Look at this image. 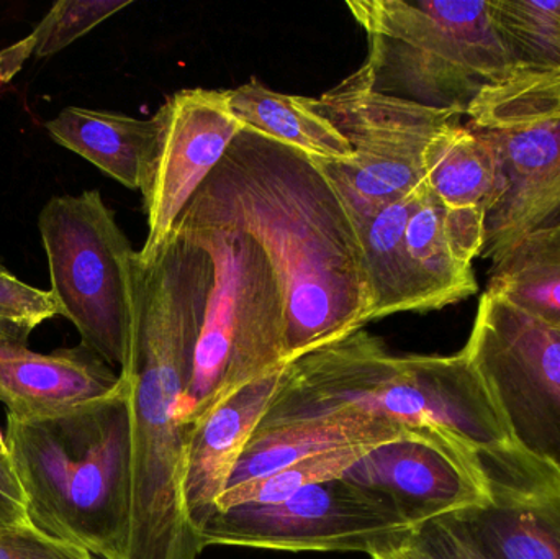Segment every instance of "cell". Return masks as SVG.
<instances>
[{"label":"cell","instance_id":"30","mask_svg":"<svg viewBox=\"0 0 560 559\" xmlns=\"http://www.w3.org/2000/svg\"><path fill=\"white\" fill-rule=\"evenodd\" d=\"M0 559H97L89 551L25 527H0Z\"/></svg>","mask_w":560,"mask_h":559},{"label":"cell","instance_id":"7","mask_svg":"<svg viewBox=\"0 0 560 559\" xmlns=\"http://www.w3.org/2000/svg\"><path fill=\"white\" fill-rule=\"evenodd\" d=\"M49 281L81 345L120 373L138 321V252L97 189L48 200L38 217Z\"/></svg>","mask_w":560,"mask_h":559},{"label":"cell","instance_id":"21","mask_svg":"<svg viewBox=\"0 0 560 559\" xmlns=\"http://www.w3.org/2000/svg\"><path fill=\"white\" fill-rule=\"evenodd\" d=\"M230 110L246 130L272 138L318 163L345 164L352 160L346 138L305 97L272 91L261 82L225 91Z\"/></svg>","mask_w":560,"mask_h":559},{"label":"cell","instance_id":"18","mask_svg":"<svg viewBox=\"0 0 560 559\" xmlns=\"http://www.w3.org/2000/svg\"><path fill=\"white\" fill-rule=\"evenodd\" d=\"M49 137L131 190H143L156 156L161 115L137 118L94 108H62L46 121Z\"/></svg>","mask_w":560,"mask_h":559},{"label":"cell","instance_id":"33","mask_svg":"<svg viewBox=\"0 0 560 559\" xmlns=\"http://www.w3.org/2000/svg\"><path fill=\"white\" fill-rule=\"evenodd\" d=\"M9 458V452H7L5 436L0 432V459Z\"/></svg>","mask_w":560,"mask_h":559},{"label":"cell","instance_id":"4","mask_svg":"<svg viewBox=\"0 0 560 559\" xmlns=\"http://www.w3.org/2000/svg\"><path fill=\"white\" fill-rule=\"evenodd\" d=\"M3 436L36 531L97 559H128L133 481L125 381L112 396L55 416L7 419Z\"/></svg>","mask_w":560,"mask_h":559},{"label":"cell","instance_id":"31","mask_svg":"<svg viewBox=\"0 0 560 559\" xmlns=\"http://www.w3.org/2000/svg\"><path fill=\"white\" fill-rule=\"evenodd\" d=\"M32 525L26 514L25 494L10 459H0V527Z\"/></svg>","mask_w":560,"mask_h":559},{"label":"cell","instance_id":"20","mask_svg":"<svg viewBox=\"0 0 560 559\" xmlns=\"http://www.w3.org/2000/svg\"><path fill=\"white\" fill-rule=\"evenodd\" d=\"M405 258L413 312L440 311L479 291L472 265L463 261L454 249L444 225L443 206L428 186L405 230Z\"/></svg>","mask_w":560,"mask_h":559},{"label":"cell","instance_id":"6","mask_svg":"<svg viewBox=\"0 0 560 559\" xmlns=\"http://www.w3.org/2000/svg\"><path fill=\"white\" fill-rule=\"evenodd\" d=\"M368 35L361 71L374 91L463 117L516 71L489 0H348Z\"/></svg>","mask_w":560,"mask_h":559},{"label":"cell","instance_id":"5","mask_svg":"<svg viewBox=\"0 0 560 559\" xmlns=\"http://www.w3.org/2000/svg\"><path fill=\"white\" fill-rule=\"evenodd\" d=\"M173 232L199 243L213 284L180 423L192 429L233 394L285 366V301L261 246L199 194Z\"/></svg>","mask_w":560,"mask_h":559},{"label":"cell","instance_id":"14","mask_svg":"<svg viewBox=\"0 0 560 559\" xmlns=\"http://www.w3.org/2000/svg\"><path fill=\"white\" fill-rule=\"evenodd\" d=\"M120 373L88 348L36 353L26 343L0 338V403L7 419L35 420L112 396Z\"/></svg>","mask_w":560,"mask_h":559},{"label":"cell","instance_id":"32","mask_svg":"<svg viewBox=\"0 0 560 559\" xmlns=\"http://www.w3.org/2000/svg\"><path fill=\"white\" fill-rule=\"evenodd\" d=\"M371 559H424L421 555H418L417 551L411 550L408 545L405 547L398 548V550L387 551V554H378L371 557Z\"/></svg>","mask_w":560,"mask_h":559},{"label":"cell","instance_id":"10","mask_svg":"<svg viewBox=\"0 0 560 559\" xmlns=\"http://www.w3.org/2000/svg\"><path fill=\"white\" fill-rule=\"evenodd\" d=\"M463 350L515 445L560 476V330L483 292Z\"/></svg>","mask_w":560,"mask_h":559},{"label":"cell","instance_id":"23","mask_svg":"<svg viewBox=\"0 0 560 559\" xmlns=\"http://www.w3.org/2000/svg\"><path fill=\"white\" fill-rule=\"evenodd\" d=\"M424 187L427 183L408 196L382 207L358 225L374 301V321L413 312V294L405 258V230L423 196Z\"/></svg>","mask_w":560,"mask_h":559},{"label":"cell","instance_id":"28","mask_svg":"<svg viewBox=\"0 0 560 559\" xmlns=\"http://www.w3.org/2000/svg\"><path fill=\"white\" fill-rule=\"evenodd\" d=\"M61 315L51 291L25 284L12 272H0V338L26 343L43 322Z\"/></svg>","mask_w":560,"mask_h":559},{"label":"cell","instance_id":"8","mask_svg":"<svg viewBox=\"0 0 560 559\" xmlns=\"http://www.w3.org/2000/svg\"><path fill=\"white\" fill-rule=\"evenodd\" d=\"M306 105L325 117L352 150L345 164L319 163L341 194L355 229L378 209L424 183L428 147L460 115L374 91L361 69Z\"/></svg>","mask_w":560,"mask_h":559},{"label":"cell","instance_id":"27","mask_svg":"<svg viewBox=\"0 0 560 559\" xmlns=\"http://www.w3.org/2000/svg\"><path fill=\"white\" fill-rule=\"evenodd\" d=\"M375 449L377 446L358 445L319 453V455L300 459L262 481L252 482L242 488L226 489L217 504V514L245 504H278L310 486L342 478L352 466L358 465Z\"/></svg>","mask_w":560,"mask_h":559},{"label":"cell","instance_id":"12","mask_svg":"<svg viewBox=\"0 0 560 559\" xmlns=\"http://www.w3.org/2000/svg\"><path fill=\"white\" fill-rule=\"evenodd\" d=\"M345 478L387 499L415 528L490 501L482 455L436 430L377 446Z\"/></svg>","mask_w":560,"mask_h":559},{"label":"cell","instance_id":"22","mask_svg":"<svg viewBox=\"0 0 560 559\" xmlns=\"http://www.w3.org/2000/svg\"><path fill=\"white\" fill-rule=\"evenodd\" d=\"M486 294L560 330V220L525 233L495 259Z\"/></svg>","mask_w":560,"mask_h":559},{"label":"cell","instance_id":"19","mask_svg":"<svg viewBox=\"0 0 560 559\" xmlns=\"http://www.w3.org/2000/svg\"><path fill=\"white\" fill-rule=\"evenodd\" d=\"M427 186L447 210L489 217L505 194L502 158L486 131L459 120L444 127L424 156Z\"/></svg>","mask_w":560,"mask_h":559},{"label":"cell","instance_id":"16","mask_svg":"<svg viewBox=\"0 0 560 559\" xmlns=\"http://www.w3.org/2000/svg\"><path fill=\"white\" fill-rule=\"evenodd\" d=\"M283 368L243 387L189 430L184 502L197 534L217 514L240 458L275 399Z\"/></svg>","mask_w":560,"mask_h":559},{"label":"cell","instance_id":"25","mask_svg":"<svg viewBox=\"0 0 560 559\" xmlns=\"http://www.w3.org/2000/svg\"><path fill=\"white\" fill-rule=\"evenodd\" d=\"M497 33L516 69L560 71V0H489Z\"/></svg>","mask_w":560,"mask_h":559},{"label":"cell","instance_id":"2","mask_svg":"<svg viewBox=\"0 0 560 559\" xmlns=\"http://www.w3.org/2000/svg\"><path fill=\"white\" fill-rule=\"evenodd\" d=\"M213 284L209 253L173 232L151 265L138 263V321L127 364L131 432L128 559H199L206 551L184 502L189 430L180 423Z\"/></svg>","mask_w":560,"mask_h":559},{"label":"cell","instance_id":"1","mask_svg":"<svg viewBox=\"0 0 560 559\" xmlns=\"http://www.w3.org/2000/svg\"><path fill=\"white\" fill-rule=\"evenodd\" d=\"M197 194L268 256L285 301V364L374 322L358 229L318 161L245 128Z\"/></svg>","mask_w":560,"mask_h":559},{"label":"cell","instance_id":"9","mask_svg":"<svg viewBox=\"0 0 560 559\" xmlns=\"http://www.w3.org/2000/svg\"><path fill=\"white\" fill-rule=\"evenodd\" d=\"M415 531L387 499L342 476L278 504L220 512L202 528L200 540L203 548L374 557L405 547Z\"/></svg>","mask_w":560,"mask_h":559},{"label":"cell","instance_id":"11","mask_svg":"<svg viewBox=\"0 0 560 559\" xmlns=\"http://www.w3.org/2000/svg\"><path fill=\"white\" fill-rule=\"evenodd\" d=\"M158 114L160 143L141 190L148 222L147 242L138 252L141 266L160 255L180 213L245 130L230 110L225 91L184 89L171 95Z\"/></svg>","mask_w":560,"mask_h":559},{"label":"cell","instance_id":"15","mask_svg":"<svg viewBox=\"0 0 560 559\" xmlns=\"http://www.w3.org/2000/svg\"><path fill=\"white\" fill-rule=\"evenodd\" d=\"M489 137L499 148L506 184L487 217L482 256L495 261L525 233L560 220V121Z\"/></svg>","mask_w":560,"mask_h":559},{"label":"cell","instance_id":"17","mask_svg":"<svg viewBox=\"0 0 560 559\" xmlns=\"http://www.w3.org/2000/svg\"><path fill=\"white\" fill-rule=\"evenodd\" d=\"M413 430L352 406L262 419L236 465L229 489L262 481L308 456L349 446H381L405 439Z\"/></svg>","mask_w":560,"mask_h":559},{"label":"cell","instance_id":"3","mask_svg":"<svg viewBox=\"0 0 560 559\" xmlns=\"http://www.w3.org/2000/svg\"><path fill=\"white\" fill-rule=\"evenodd\" d=\"M339 406L446 433L486 458L520 452L464 350L447 357L395 354L362 328L285 364L262 419Z\"/></svg>","mask_w":560,"mask_h":559},{"label":"cell","instance_id":"24","mask_svg":"<svg viewBox=\"0 0 560 559\" xmlns=\"http://www.w3.org/2000/svg\"><path fill=\"white\" fill-rule=\"evenodd\" d=\"M470 127L489 133H520L560 121V71L516 69L483 89L466 110Z\"/></svg>","mask_w":560,"mask_h":559},{"label":"cell","instance_id":"26","mask_svg":"<svg viewBox=\"0 0 560 559\" xmlns=\"http://www.w3.org/2000/svg\"><path fill=\"white\" fill-rule=\"evenodd\" d=\"M131 0H61L26 38L0 51V82H9L26 59L49 58L130 5Z\"/></svg>","mask_w":560,"mask_h":559},{"label":"cell","instance_id":"34","mask_svg":"<svg viewBox=\"0 0 560 559\" xmlns=\"http://www.w3.org/2000/svg\"><path fill=\"white\" fill-rule=\"evenodd\" d=\"M7 271L5 266H3L2 258H0V272Z\"/></svg>","mask_w":560,"mask_h":559},{"label":"cell","instance_id":"29","mask_svg":"<svg viewBox=\"0 0 560 559\" xmlns=\"http://www.w3.org/2000/svg\"><path fill=\"white\" fill-rule=\"evenodd\" d=\"M407 545L424 559H492L454 515L420 525Z\"/></svg>","mask_w":560,"mask_h":559},{"label":"cell","instance_id":"13","mask_svg":"<svg viewBox=\"0 0 560 559\" xmlns=\"http://www.w3.org/2000/svg\"><path fill=\"white\" fill-rule=\"evenodd\" d=\"M483 463L490 501L454 519L492 559H560L558 473L522 450Z\"/></svg>","mask_w":560,"mask_h":559}]
</instances>
